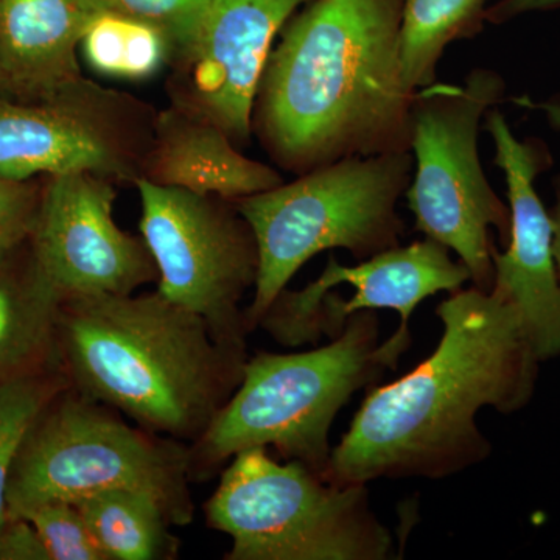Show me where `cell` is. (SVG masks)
<instances>
[{
  "label": "cell",
  "instance_id": "obj_11",
  "mask_svg": "<svg viewBox=\"0 0 560 560\" xmlns=\"http://www.w3.org/2000/svg\"><path fill=\"white\" fill-rule=\"evenodd\" d=\"M116 184L91 173L47 176L31 260L62 301L132 294L158 282L143 238L114 219Z\"/></svg>",
  "mask_w": 560,
  "mask_h": 560
},
{
  "label": "cell",
  "instance_id": "obj_28",
  "mask_svg": "<svg viewBox=\"0 0 560 560\" xmlns=\"http://www.w3.org/2000/svg\"><path fill=\"white\" fill-rule=\"evenodd\" d=\"M552 221V254H555L556 268L560 279V178L556 184V205L551 210Z\"/></svg>",
  "mask_w": 560,
  "mask_h": 560
},
{
  "label": "cell",
  "instance_id": "obj_9",
  "mask_svg": "<svg viewBox=\"0 0 560 560\" xmlns=\"http://www.w3.org/2000/svg\"><path fill=\"white\" fill-rule=\"evenodd\" d=\"M140 237L165 300L201 316L221 345L248 348L242 301L259 276L256 235L235 201L136 180Z\"/></svg>",
  "mask_w": 560,
  "mask_h": 560
},
{
  "label": "cell",
  "instance_id": "obj_6",
  "mask_svg": "<svg viewBox=\"0 0 560 560\" xmlns=\"http://www.w3.org/2000/svg\"><path fill=\"white\" fill-rule=\"evenodd\" d=\"M189 444L136 425L66 386L33 423L9 486V514L44 501L135 490L161 504L173 526L194 522Z\"/></svg>",
  "mask_w": 560,
  "mask_h": 560
},
{
  "label": "cell",
  "instance_id": "obj_15",
  "mask_svg": "<svg viewBox=\"0 0 560 560\" xmlns=\"http://www.w3.org/2000/svg\"><path fill=\"white\" fill-rule=\"evenodd\" d=\"M114 0H0V66L11 101L49 97L84 75L80 43Z\"/></svg>",
  "mask_w": 560,
  "mask_h": 560
},
{
  "label": "cell",
  "instance_id": "obj_14",
  "mask_svg": "<svg viewBox=\"0 0 560 560\" xmlns=\"http://www.w3.org/2000/svg\"><path fill=\"white\" fill-rule=\"evenodd\" d=\"M486 128L504 173L511 234L506 250H493L492 290L521 313L540 361L560 357V279L552 254V221L536 190V179L551 167L539 139L521 140L503 114L490 109Z\"/></svg>",
  "mask_w": 560,
  "mask_h": 560
},
{
  "label": "cell",
  "instance_id": "obj_13",
  "mask_svg": "<svg viewBox=\"0 0 560 560\" xmlns=\"http://www.w3.org/2000/svg\"><path fill=\"white\" fill-rule=\"evenodd\" d=\"M311 0H215L205 27L171 62V105L212 121L243 149L261 73L287 22Z\"/></svg>",
  "mask_w": 560,
  "mask_h": 560
},
{
  "label": "cell",
  "instance_id": "obj_18",
  "mask_svg": "<svg viewBox=\"0 0 560 560\" xmlns=\"http://www.w3.org/2000/svg\"><path fill=\"white\" fill-rule=\"evenodd\" d=\"M77 510L108 560H173L180 540L153 497L105 490L77 500Z\"/></svg>",
  "mask_w": 560,
  "mask_h": 560
},
{
  "label": "cell",
  "instance_id": "obj_29",
  "mask_svg": "<svg viewBox=\"0 0 560 560\" xmlns=\"http://www.w3.org/2000/svg\"><path fill=\"white\" fill-rule=\"evenodd\" d=\"M11 101L9 90H7L5 77H3L2 66H0V103Z\"/></svg>",
  "mask_w": 560,
  "mask_h": 560
},
{
  "label": "cell",
  "instance_id": "obj_20",
  "mask_svg": "<svg viewBox=\"0 0 560 560\" xmlns=\"http://www.w3.org/2000/svg\"><path fill=\"white\" fill-rule=\"evenodd\" d=\"M80 54L92 70L120 80H149L171 65L172 44L151 22L121 9L114 0L88 25Z\"/></svg>",
  "mask_w": 560,
  "mask_h": 560
},
{
  "label": "cell",
  "instance_id": "obj_16",
  "mask_svg": "<svg viewBox=\"0 0 560 560\" xmlns=\"http://www.w3.org/2000/svg\"><path fill=\"white\" fill-rule=\"evenodd\" d=\"M140 179L230 201L283 183L275 167L245 156L212 121L175 105L158 110Z\"/></svg>",
  "mask_w": 560,
  "mask_h": 560
},
{
  "label": "cell",
  "instance_id": "obj_27",
  "mask_svg": "<svg viewBox=\"0 0 560 560\" xmlns=\"http://www.w3.org/2000/svg\"><path fill=\"white\" fill-rule=\"evenodd\" d=\"M518 106H523V108H529L534 110H541L547 117V120L550 121V125L555 130L560 131V94L551 97L550 101L544 102H534L530 101L528 95H523V97H517L514 101Z\"/></svg>",
  "mask_w": 560,
  "mask_h": 560
},
{
  "label": "cell",
  "instance_id": "obj_2",
  "mask_svg": "<svg viewBox=\"0 0 560 560\" xmlns=\"http://www.w3.org/2000/svg\"><path fill=\"white\" fill-rule=\"evenodd\" d=\"M404 0H311L280 32L253 109V135L298 176L355 156L411 151L400 62Z\"/></svg>",
  "mask_w": 560,
  "mask_h": 560
},
{
  "label": "cell",
  "instance_id": "obj_23",
  "mask_svg": "<svg viewBox=\"0 0 560 560\" xmlns=\"http://www.w3.org/2000/svg\"><path fill=\"white\" fill-rule=\"evenodd\" d=\"M121 9L151 22L167 35L172 60L198 38L215 0H116ZM171 66V65H168Z\"/></svg>",
  "mask_w": 560,
  "mask_h": 560
},
{
  "label": "cell",
  "instance_id": "obj_25",
  "mask_svg": "<svg viewBox=\"0 0 560 560\" xmlns=\"http://www.w3.org/2000/svg\"><path fill=\"white\" fill-rule=\"evenodd\" d=\"M0 560H49V556L31 523L10 517L0 533Z\"/></svg>",
  "mask_w": 560,
  "mask_h": 560
},
{
  "label": "cell",
  "instance_id": "obj_4",
  "mask_svg": "<svg viewBox=\"0 0 560 560\" xmlns=\"http://www.w3.org/2000/svg\"><path fill=\"white\" fill-rule=\"evenodd\" d=\"M377 312L349 316L323 348L300 353L259 352L248 359L241 385L200 440L189 445L190 478L206 481L237 453L272 447L323 475L338 412L361 388L394 371L412 345L410 329L378 342Z\"/></svg>",
  "mask_w": 560,
  "mask_h": 560
},
{
  "label": "cell",
  "instance_id": "obj_3",
  "mask_svg": "<svg viewBox=\"0 0 560 560\" xmlns=\"http://www.w3.org/2000/svg\"><path fill=\"white\" fill-rule=\"evenodd\" d=\"M248 359L160 291L61 302L57 363L70 388L184 444L206 433Z\"/></svg>",
  "mask_w": 560,
  "mask_h": 560
},
{
  "label": "cell",
  "instance_id": "obj_24",
  "mask_svg": "<svg viewBox=\"0 0 560 560\" xmlns=\"http://www.w3.org/2000/svg\"><path fill=\"white\" fill-rule=\"evenodd\" d=\"M43 187L35 179L0 176V275L14 253L31 241Z\"/></svg>",
  "mask_w": 560,
  "mask_h": 560
},
{
  "label": "cell",
  "instance_id": "obj_7",
  "mask_svg": "<svg viewBox=\"0 0 560 560\" xmlns=\"http://www.w3.org/2000/svg\"><path fill=\"white\" fill-rule=\"evenodd\" d=\"M209 528L231 537L224 560H386L389 529L366 485L338 486L268 448L237 453L205 504Z\"/></svg>",
  "mask_w": 560,
  "mask_h": 560
},
{
  "label": "cell",
  "instance_id": "obj_1",
  "mask_svg": "<svg viewBox=\"0 0 560 560\" xmlns=\"http://www.w3.org/2000/svg\"><path fill=\"white\" fill-rule=\"evenodd\" d=\"M442 337L399 381L371 389L323 477L338 486L388 478L442 480L492 452L482 408L511 415L533 399L536 349L521 313L497 291H453L436 308Z\"/></svg>",
  "mask_w": 560,
  "mask_h": 560
},
{
  "label": "cell",
  "instance_id": "obj_19",
  "mask_svg": "<svg viewBox=\"0 0 560 560\" xmlns=\"http://www.w3.org/2000/svg\"><path fill=\"white\" fill-rule=\"evenodd\" d=\"M486 0H404L400 24V62L411 91L436 83L445 49L471 38L486 18Z\"/></svg>",
  "mask_w": 560,
  "mask_h": 560
},
{
  "label": "cell",
  "instance_id": "obj_10",
  "mask_svg": "<svg viewBox=\"0 0 560 560\" xmlns=\"http://www.w3.org/2000/svg\"><path fill=\"white\" fill-rule=\"evenodd\" d=\"M156 114L135 95L84 75L39 101L0 103V176L91 173L135 186Z\"/></svg>",
  "mask_w": 560,
  "mask_h": 560
},
{
  "label": "cell",
  "instance_id": "obj_5",
  "mask_svg": "<svg viewBox=\"0 0 560 560\" xmlns=\"http://www.w3.org/2000/svg\"><path fill=\"white\" fill-rule=\"evenodd\" d=\"M412 173L411 151L346 158L235 201L259 248V276L245 308L249 334L293 276L324 250L346 249L364 260L399 246L405 223L397 206Z\"/></svg>",
  "mask_w": 560,
  "mask_h": 560
},
{
  "label": "cell",
  "instance_id": "obj_8",
  "mask_svg": "<svg viewBox=\"0 0 560 560\" xmlns=\"http://www.w3.org/2000/svg\"><path fill=\"white\" fill-rule=\"evenodd\" d=\"M506 84L492 69L471 70L463 84H431L412 106L415 173L407 197L416 230L453 250L477 289L493 287L492 230L501 245L511 234L510 208L482 171L481 120L503 98Z\"/></svg>",
  "mask_w": 560,
  "mask_h": 560
},
{
  "label": "cell",
  "instance_id": "obj_21",
  "mask_svg": "<svg viewBox=\"0 0 560 560\" xmlns=\"http://www.w3.org/2000/svg\"><path fill=\"white\" fill-rule=\"evenodd\" d=\"M69 386L60 370L24 375L0 385V533L10 521L9 486L22 444L40 411Z\"/></svg>",
  "mask_w": 560,
  "mask_h": 560
},
{
  "label": "cell",
  "instance_id": "obj_12",
  "mask_svg": "<svg viewBox=\"0 0 560 560\" xmlns=\"http://www.w3.org/2000/svg\"><path fill=\"white\" fill-rule=\"evenodd\" d=\"M470 280L460 260L440 242L423 238L394 246L345 267L330 256L315 282L300 291L283 290L259 320V327L282 346L316 342L323 335L338 337L349 316L389 308L399 313L400 329H410L420 302L441 291L459 290Z\"/></svg>",
  "mask_w": 560,
  "mask_h": 560
},
{
  "label": "cell",
  "instance_id": "obj_26",
  "mask_svg": "<svg viewBox=\"0 0 560 560\" xmlns=\"http://www.w3.org/2000/svg\"><path fill=\"white\" fill-rule=\"evenodd\" d=\"M556 9H560V0H501L495 7L486 11V20L493 24H501L533 11Z\"/></svg>",
  "mask_w": 560,
  "mask_h": 560
},
{
  "label": "cell",
  "instance_id": "obj_17",
  "mask_svg": "<svg viewBox=\"0 0 560 560\" xmlns=\"http://www.w3.org/2000/svg\"><path fill=\"white\" fill-rule=\"evenodd\" d=\"M61 298L28 259L0 275V385L58 370L57 326Z\"/></svg>",
  "mask_w": 560,
  "mask_h": 560
},
{
  "label": "cell",
  "instance_id": "obj_22",
  "mask_svg": "<svg viewBox=\"0 0 560 560\" xmlns=\"http://www.w3.org/2000/svg\"><path fill=\"white\" fill-rule=\"evenodd\" d=\"M10 517L31 523L49 560H108L70 501H44Z\"/></svg>",
  "mask_w": 560,
  "mask_h": 560
}]
</instances>
